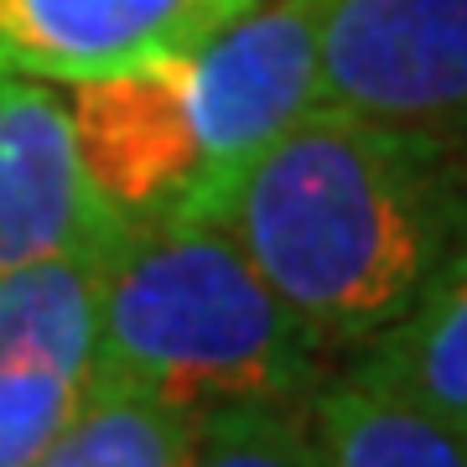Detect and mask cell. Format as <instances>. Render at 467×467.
Listing matches in <instances>:
<instances>
[{"instance_id":"cell-1","label":"cell","mask_w":467,"mask_h":467,"mask_svg":"<svg viewBox=\"0 0 467 467\" xmlns=\"http://www.w3.org/2000/svg\"><path fill=\"white\" fill-rule=\"evenodd\" d=\"M218 229L327 353L368 348L467 229V177L436 130L317 109L244 171Z\"/></svg>"},{"instance_id":"cell-2","label":"cell","mask_w":467,"mask_h":467,"mask_svg":"<svg viewBox=\"0 0 467 467\" xmlns=\"http://www.w3.org/2000/svg\"><path fill=\"white\" fill-rule=\"evenodd\" d=\"M312 327L218 223H130L109 260L88 389L182 416L312 405L327 384Z\"/></svg>"},{"instance_id":"cell-3","label":"cell","mask_w":467,"mask_h":467,"mask_svg":"<svg viewBox=\"0 0 467 467\" xmlns=\"http://www.w3.org/2000/svg\"><path fill=\"white\" fill-rule=\"evenodd\" d=\"M322 0H260L244 21L177 63L198 187L177 223H218L234 187L285 130L317 115Z\"/></svg>"},{"instance_id":"cell-4","label":"cell","mask_w":467,"mask_h":467,"mask_svg":"<svg viewBox=\"0 0 467 467\" xmlns=\"http://www.w3.org/2000/svg\"><path fill=\"white\" fill-rule=\"evenodd\" d=\"M317 109L416 130L467 119V0H322Z\"/></svg>"},{"instance_id":"cell-5","label":"cell","mask_w":467,"mask_h":467,"mask_svg":"<svg viewBox=\"0 0 467 467\" xmlns=\"http://www.w3.org/2000/svg\"><path fill=\"white\" fill-rule=\"evenodd\" d=\"M260 0H0V78L99 84L182 63Z\"/></svg>"},{"instance_id":"cell-6","label":"cell","mask_w":467,"mask_h":467,"mask_svg":"<svg viewBox=\"0 0 467 467\" xmlns=\"http://www.w3.org/2000/svg\"><path fill=\"white\" fill-rule=\"evenodd\" d=\"M130 223L94 192L67 99L47 84H11L0 104V275L73 250L119 244Z\"/></svg>"},{"instance_id":"cell-7","label":"cell","mask_w":467,"mask_h":467,"mask_svg":"<svg viewBox=\"0 0 467 467\" xmlns=\"http://www.w3.org/2000/svg\"><path fill=\"white\" fill-rule=\"evenodd\" d=\"M348 374L467 436V229L441 254L410 312L358 348Z\"/></svg>"},{"instance_id":"cell-8","label":"cell","mask_w":467,"mask_h":467,"mask_svg":"<svg viewBox=\"0 0 467 467\" xmlns=\"http://www.w3.org/2000/svg\"><path fill=\"white\" fill-rule=\"evenodd\" d=\"M115 250L52 254L0 275V368H52L88 384Z\"/></svg>"},{"instance_id":"cell-9","label":"cell","mask_w":467,"mask_h":467,"mask_svg":"<svg viewBox=\"0 0 467 467\" xmlns=\"http://www.w3.org/2000/svg\"><path fill=\"white\" fill-rule=\"evenodd\" d=\"M322 467H467V436L374 389L358 374H337L312 400Z\"/></svg>"},{"instance_id":"cell-10","label":"cell","mask_w":467,"mask_h":467,"mask_svg":"<svg viewBox=\"0 0 467 467\" xmlns=\"http://www.w3.org/2000/svg\"><path fill=\"white\" fill-rule=\"evenodd\" d=\"M192 426V416L167 405L88 389L78 416L36 467H187Z\"/></svg>"},{"instance_id":"cell-11","label":"cell","mask_w":467,"mask_h":467,"mask_svg":"<svg viewBox=\"0 0 467 467\" xmlns=\"http://www.w3.org/2000/svg\"><path fill=\"white\" fill-rule=\"evenodd\" d=\"M187 467H322L312 405H234L198 416Z\"/></svg>"},{"instance_id":"cell-12","label":"cell","mask_w":467,"mask_h":467,"mask_svg":"<svg viewBox=\"0 0 467 467\" xmlns=\"http://www.w3.org/2000/svg\"><path fill=\"white\" fill-rule=\"evenodd\" d=\"M88 384L52 368H0V467H36L78 416Z\"/></svg>"},{"instance_id":"cell-13","label":"cell","mask_w":467,"mask_h":467,"mask_svg":"<svg viewBox=\"0 0 467 467\" xmlns=\"http://www.w3.org/2000/svg\"><path fill=\"white\" fill-rule=\"evenodd\" d=\"M11 84H16V78H0V104H5V94H11Z\"/></svg>"}]
</instances>
